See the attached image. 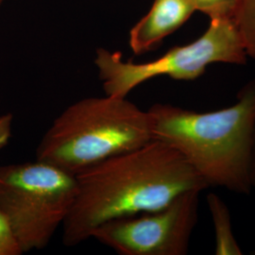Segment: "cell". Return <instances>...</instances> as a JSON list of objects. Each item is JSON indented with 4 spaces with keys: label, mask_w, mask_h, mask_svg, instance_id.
Listing matches in <instances>:
<instances>
[{
    "label": "cell",
    "mask_w": 255,
    "mask_h": 255,
    "mask_svg": "<svg viewBox=\"0 0 255 255\" xmlns=\"http://www.w3.org/2000/svg\"><path fill=\"white\" fill-rule=\"evenodd\" d=\"M76 179L75 201L62 226L67 247L82 244L112 219L162 209L184 192L208 188L182 154L158 140L95 164Z\"/></svg>",
    "instance_id": "6da1fadb"
},
{
    "label": "cell",
    "mask_w": 255,
    "mask_h": 255,
    "mask_svg": "<svg viewBox=\"0 0 255 255\" xmlns=\"http://www.w3.org/2000/svg\"><path fill=\"white\" fill-rule=\"evenodd\" d=\"M153 140L173 147L208 187L249 195L255 130V79L223 109L198 113L156 103L147 110Z\"/></svg>",
    "instance_id": "7a4b0ae2"
},
{
    "label": "cell",
    "mask_w": 255,
    "mask_h": 255,
    "mask_svg": "<svg viewBox=\"0 0 255 255\" xmlns=\"http://www.w3.org/2000/svg\"><path fill=\"white\" fill-rule=\"evenodd\" d=\"M153 140L151 119L127 97L86 98L53 120L36 149V159L77 175L95 164Z\"/></svg>",
    "instance_id": "3957f363"
},
{
    "label": "cell",
    "mask_w": 255,
    "mask_h": 255,
    "mask_svg": "<svg viewBox=\"0 0 255 255\" xmlns=\"http://www.w3.org/2000/svg\"><path fill=\"white\" fill-rule=\"evenodd\" d=\"M76 194V176L46 162L0 165V210L23 254L49 244Z\"/></svg>",
    "instance_id": "277c9868"
},
{
    "label": "cell",
    "mask_w": 255,
    "mask_h": 255,
    "mask_svg": "<svg viewBox=\"0 0 255 255\" xmlns=\"http://www.w3.org/2000/svg\"><path fill=\"white\" fill-rule=\"evenodd\" d=\"M246 51L232 19H211L207 30L185 46H175L153 61L125 62L118 51L99 48L95 64L105 95L127 97L138 85L160 76L193 81L212 64H245Z\"/></svg>",
    "instance_id": "5b68a950"
},
{
    "label": "cell",
    "mask_w": 255,
    "mask_h": 255,
    "mask_svg": "<svg viewBox=\"0 0 255 255\" xmlns=\"http://www.w3.org/2000/svg\"><path fill=\"white\" fill-rule=\"evenodd\" d=\"M200 190L184 192L162 209L107 221L91 238L121 255H185L199 219Z\"/></svg>",
    "instance_id": "8992f818"
},
{
    "label": "cell",
    "mask_w": 255,
    "mask_h": 255,
    "mask_svg": "<svg viewBox=\"0 0 255 255\" xmlns=\"http://www.w3.org/2000/svg\"><path fill=\"white\" fill-rule=\"evenodd\" d=\"M195 11L190 0H154L149 11L129 31L131 51L141 55L152 50Z\"/></svg>",
    "instance_id": "52a82bcc"
},
{
    "label": "cell",
    "mask_w": 255,
    "mask_h": 255,
    "mask_svg": "<svg viewBox=\"0 0 255 255\" xmlns=\"http://www.w3.org/2000/svg\"><path fill=\"white\" fill-rule=\"evenodd\" d=\"M206 202L215 231V255H243L233 231L231 213L227 204L215 193L207 195Z\"/></svg>",
    "instance_id": "ba28073f"
},
{
    "label": "cell",
    "mask_w": 255,
    "mask_h": 255,
    "mask_svg": "<svg viewBox=\"0 0 255 255\" xmlns=\"http://www.w3.org/2000/svg\"><path fill=\"white\" fill-rule=\"evenodd\" d=\"M248 57L255 60V0H237L232 16Z\"/></svg>",
    "instance_id": "9c48e42d"
},
{
    "label": "cell",
    "mask_w": 255,
    "mask_h": 255,
    "mask_svg": "<svg viewBox=\"0 0 255 255\" xmlns=\"http://www.w3.org/2000/svg\"><path fill=\"white\" fill-rule=\"evenodd\" d=\"M196 11H201L210 19H232L237 0H190Z\"/></svg>",
    "instance_id": "30bf717a"
},
{
    "label": "cell",
    "mask_w": 255,
    "mask_h": 255,
    "mask_svg": "<svg viewBox=\"0 0 255 255\" xmlns=\"http://www.w3.org/2000/svg\"><path fill=\"white\" fill-rule=\"evenodd\" d=\"M23 254L9 222L0 210V255H21Z\"/></svg>",
    "instance_id": "8fae6325"
},
{
    "label": "cell",
    "mask_w": 255,
    "mask_h": 255,
    "mask_svg": "<svg viewBox=\"0 0 255 255\" xmlns=\"http://www.w3.org/2000/svg\"><path fill=\"white\" fill-rule=\"evenodd\" d=\"M13 116L6 114L0 116V150L8 145L12 135Z\"/></svg>",
    "instance_id": "7c38bea8"
},
{
    "label": "cell",
    "mask_w": 255,
    "mask_h": 255,
    "mask_svg": "<svg viewBox=\"0 0 255 255\" xmlns=\"http://www.w3.org/2000/svg\"><path fill=\"white\" fill-rule=\"evenodd\" d=\"M251 178H252V186H253V189H255V138H254V146H253V158H252Z\"/></svg>",
    "instance_id": "4fadbf2b"
},
{
    "label": "cell",
    "mask_w": 255,
    "mask_h": 255,
    "mask_svg": "<svg viewBox=\"0 0 255 255\" xmlns=\"http://www.w3.org/2000/svg\"><path fill=\"white\" fill-rule=\"evenodd\" d=\"M4 1H5V0H0V5H1V4H2Z\"/></svg>",
    "instance_id": "5bb4252c"
}]
</instances>
